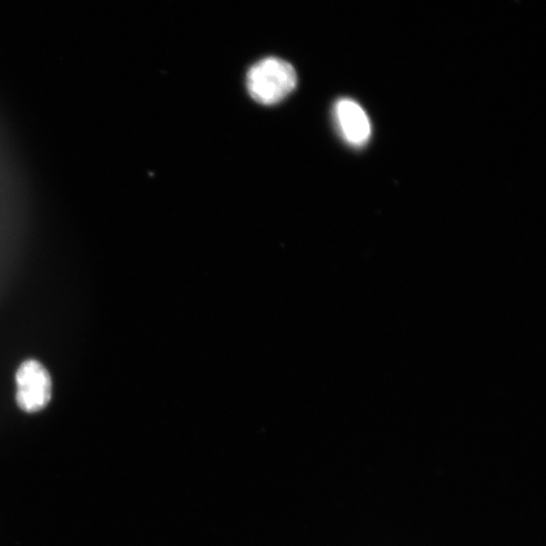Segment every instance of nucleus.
I'll return each mask as SVG.
<instances>
[{
	"label": "nucleus",
	"mask_w": 546,
	"mask_h": 546,
	"mask_svg": "<svg viewBox=\"0 0 546 546\" xmlns=\"http://www.w3.org/2000/svg\"><path fill=\"white\" fill-rule=\"evenodd\" d=\"M298 83L296 69L289 62L267 57L247 73V89L252 99L264 106L279 104L293 93Z\"/></svg>",
	"instance_id": "1"
},
{
	"label": "nucleus",
	"mask_w": 546,
	"mask_h": 546,
	"mask_svg": "<svg viewBox=\"0 0 546 546\" xmlns=\"http://www.w3.org/2000/svg\"><path fill=\"white\" fill-rule=\"evenodd\" d=\"M17 401L28 413L44 409L51 400L52 382L49 373L36 360H27L17 373Z\"/></svg>",
	"instance_id": "2"
},
{
	"label": "nucleus",
	"mask_w": 546,
	"mask_h": 546,
	"mask_svg": "<svg viewBox=\"0 0 546 546\" xmlns=\"http://www.w3.org/2000/svg\"><path fill=\"white\" fill-rule=\"evenodd\" d=\"M336 126L343 139L354 147L366 145L372 136V124L366 111L350 99L339 100L334 108Z\"/></svg>",
	"instance_id": "3"
}]
</instances>
